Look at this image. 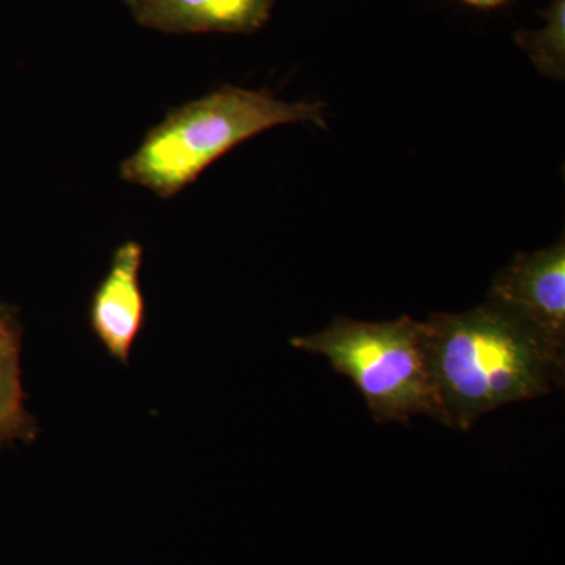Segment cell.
Returning a JSON list of instances; mask_svg holds the SVG:
<instances>
[{
    "instance_id": "52a82bcc",
    "label": "cell",
    "mask_w": 565,
    "mask_h": 565,
    "mask_svg": "<svg viewBox=\"0 0 565 565\" xmlns=\"http://www.w3.org/2000/svg\"><path fill=\"white\" fill-rule=\"evenodd\" d=\"M22 326L18 308L0 305V448L21 440L33 444L40 427L25 408L21 374Z\"/></svg>"
},
{
    "instance_id": "6da1fadb",
    "label": "cell",
    "mask_w": 565,
    "mask_h": 565,
    "mask_svg": "<svg viewBox=\"0 0 565 565\" xmlns=\"http://www.w3.org/2000/svg\"><path fill=\"white\" fill-rule=\"evenodd\" d=\"M422 332L440 423L451 429L468 430L501 405L563 386L564 349L492 300L463 313L430 315Z\"/></svg>"
},
{
    "instance_id": "3957f363",
    "label": "cell",
    "mask_w": 565,
    "mask_h": 565,
    "mask_svg": "<svg viewBox=\"0 0 565 565\" xmlns=\"http://www.w3.org/2000/svg\"><path fill=\"white\" fill-rule=\"evenodd\" d=\"M291 345L326 356L351 379L375 422L408 424L416 415L440 422L422 322L411 316L388 322L337 318L321 332L292 338Z\"/></svg>"
},
{
    "instance_id": "277c9868",
    "label": "cell",
    "mask_w": 565,
    "mask_h": 565,
    "mask_svg": "<svg viewBox=\"0 0 565 565\" xmlns=\"http://www.w3.org/2000/svg\"><path fill=\"white\" fill-rule=\"evenodd\" d=\"M522 316L535 329L564 349L565 344V244L534 253H516L493 278L489 299Z\"/></svg>"
},
{
    "instance_id": "9c48e42d",
    "label": "cell",
    "mask_w": 565,
    "mask_h": 565,
    "mask_svg": "<svg viewBox=\"0 0 565 565\" xmlns=\"http://www.w3.org/2000/svg\"><path fill=\"white\" fill-rule=\"evenodd\" d=\"M460 2L467 3V6L470 7H475V9L490 10L504 6L508 0H460Z\"/></svg>"
},
{
    "instance_id": "8992f818",
    "label": "cell",
    "mask_w": 565,
    "mask_h": 565,
    "mask_svg": "<svg viewBox=\"0 0 565 565\" xmlns=\"http://www.w3.org/2000/svg\"><path fill=\"white\" fill-rule=\"evenodd\" d=\"M141 28L173 35L262 31L277 0H125Z\"/></svg>"
},
{
    "instance_id": "5b68a950",
    "label": "cell",
    "mask_w": 565,
    "mask_h": 565,
    "mask_svg": "<svg viewBox=\"0 0 565 565\" xmlns=\"http://www.w3.org/2000/svg\"><path fill=\"white\" fill-rule=\"evenodd\" d=\"M143 247L126 241L111 255L88 305V323L99 344L118 363L129 364L134 343L143 332L147 302L140 285Z\"/></svg>"
},
{
    "instance_id": "ba28073f",
    "label": "cell",
    "mask_w": 565,
    "mask_h": 565,
    "mask_svg": "<svg viewBox=\"0 0 565 565\" xmlns=\"http://www.w3.org/2000/svg\"><path fill=\"white\" fill-rule=\"evenodd\" d=\"M544 24L515 32L514 41L534 68L553 81L565 77V0H550L541 10Z\"/></svg>"
},
{
    "instance_id": "7a4b0ae2",
    "label": "cell",
    "mask_w": 565,
    "mask_h": 565,
    "mask_svg": "<svg viewBox=\"0 0 565 565\" xmlns=\"http://www.w3.org/2000/svg\"><path fill=\"white\" fill-rule=\"evenodd\" d=\"M294 122L326 126L321 103H286L269 90L225 85L178 107L125 159L120 177L172 199L237 145Z\"/></svg>"
}]
</instances>
